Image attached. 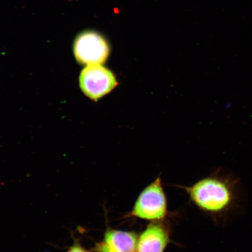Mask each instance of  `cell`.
I'll return each instance as SVG.
<instances>
[{"label":"cell","mask_w":252,"mask_h":252,"mask_svg":"<svg viewBox=\"0 0 252 252\" xmlns=\"http://www.w3.org/2000/svg\"><path fill=\"white\" fill-rule=\"evenodd\" d=\"M79 83L83 93L94 100L111 93L118 85L113 72L102 64L87 65L81 72Z\"/></svg>","instance_id":"obj_4"},{"label":"cell","mask_w":252,"mask_h":252,"mask_svg":"<svg viewBox=\"0 0 252 252\" xmlns=\"http://www.w3.org/2000/svg\"><path fill=\"white\" fill-rule=\"evenodd\" d=\"M138 236L134 232L108 229L94 252H136Z\"/></svg>","instance_id":"obj_5"},{"label":"cell","mask_w":252,"mask_h":252,"mask_svg":"<svg viewBox=\"0 0 252 252\" xmlns=\"http://www.w3.org/2000/svg\"><path fill=\"white\" fill-rule=\"evenodd\" d=\"M169 234L163 223L151 222L138 238L136 252H164Z\"/></svg>","instance_id":"obj_6"},{"label":"cell","mask_w":252,"mask_h":252,"mask_svg":"<svg viewBox=\"0 0 252 252\" xmlns=\"http://www.w3.org/2000/svg\"><path fill=\"white\" fill-rule=\"evenodd\" d=\"M167 214V201L161 180H156L145 188L138 196L129 216L154 220L164 219Z\"/></svg>","instance_id":"obj_3"},{"label":"cell","mask_w":252,"mask_h":252,"mask_svg":"<svg viewBox=\"0 0 252 252\" xmlns=\"http://www.w3.org/2000/svg\"><path fill=\"white\" fill-rule=\"evenodd\" d=\"M73 52L75 59L81 65L102 64L109 58L110 47L102 34L86 30L75 37Z\"/></svg>","instance_id":"obj_2"},{"label":"cell","mask_w":252,"mask_h":252,"mask_svg":"<svg viewBox=\"0 0 252 252\" xmlns=\"http://www.w3.org/2000/svg\"><path fill=\"white\" fill-rule=\"evenodd\" d=\"M67 252H90L85 249L83 246L79 243L78 242L75 241L73 245L71 246Z\"/></svg>","instance_id":"obj_7"},{"label":"cell","mask_w":252,"mask_h":252,"mask_svg":"<svg viewBox=\"0 0 252 252\" xmlns=\"http://www.w3.org/2000/svg\"><path fill=\"white\" fill-rule=\"evenodd\" d=\"M187 190L201 210L225 224L242 206L240 180L233 173H223L220 169Z\"/></svg>","instance_id":"obj_1"}]
</instances>
